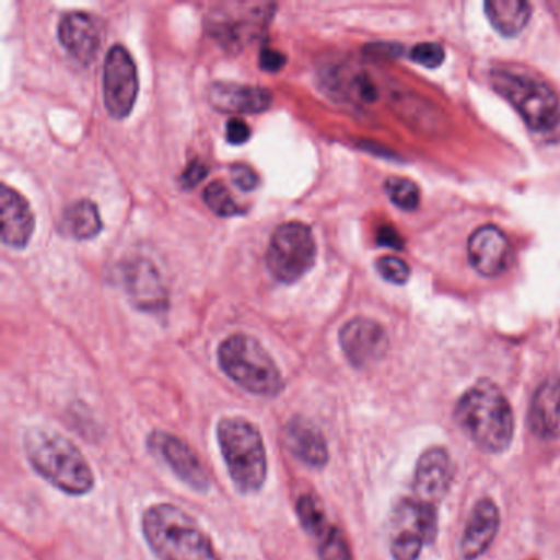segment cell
Here are the masks:
<instances>
[{"instance_id":"6da1fadb","label":"cell","mask_w":560,"mask_h":560,"mask_svg":"<svg viewBox=\"0 0 560 560\" xmlns=\"http://www.w3.org/2000/svg\"><path fill=\"white\" fill-rule=\"evenodd\" d=\"M28 464L48 483L70 497H84L96 485L93 468L74 442L48 428H31L24 434Z\"/></svg>"},{"instance_id":"7a4b0ae2","label":"cell","mask_w":560,"mask_h":560,"mask_svg":"<svg viewBox=\"0 0 560 560\" xmlns=\"http://www.w3.org/2000/svg\"><path fill=\"white\" fill-rule=\"evenodd\" d=\"M455 422L487 454H501L514 435V415L500 386L480 380L455 405Z\"/></svg>"},{"instance_id":"3957f363","label":"cell","mask_w":560,"mask_h":560,"mask_svg":"<svg viewBox=\"0 0 560 560\" xmlns=\"http://www.w3.org/2000/svg\"><path fill=\"white\" fill-rule=\"evenodd\" d=\"M142 533L162 560H222L201 524L176 504H152L143 511Z\"/></svg>"},{"instance_id":"277c9868","label":"cell","mask_w":560,"mask_h":560,"mask_svg":"<svg viewBox=\"0 0 560 560\" xmlns=\"http://www.w3.org/2000/svg\"><path fill=\"white\" fill-rule=\"evenodd\" d=\"M229 477L242 494L258 493L268 477V455L260 429L242 416H225L215 428Z\"/></svg>"},{"instance_id":"5b68a950","label":"cell","mask_w":560,"mask_h":560,"mask_svg":"<svg viewBox=\"0 0 560 560\" xmlns=\"http://www.w3.org/2000/svg\"><path fill=\"white\" fill-rule=\"evenodd\" d=\"M218 360L222 372L252 395L275 398L283 392L280 369L255 337L232 334L219 346Z\"/></svg>"},{"instance_id":"8992f818","label":"cell","mask_w":560,"mask_h":560,"mask_svg":"<svg viewBox=\"0 0 560 560\" xmlns=\"http://www.w3.org/2000/svg\"><path fill=\"white\" fill-rule=\"evenodd\" d=\"M491 84L537 133H552L560 127V101L552 88L521 71H491Z\"/></svg>"},{"instance_id":"52a82bcc","label":"cell","mask_w":560,"mask_h":560,"mask_svg":"<svg viewBox=\"0 0 560 560\" xmlns=\"http://www.w3.org/2000/svg\"><path fill=\"white\" fill-rule=\"evenodd\" d=\"M438 506L401 498L389 516V552L395 560H418L422 549L434 542L439 527Z\"/></svg>"},{"instance_id":"ba28073f","label":"cell","mask_w":560,"mask_h":560,"mask_svg":"<svg viewBox=\"0 0 560 560\" xmlns=\"http://www.w3.org/2000/svg\"><path fill=\"white\" fill-rule=\"evenodd\" d=\"M316 257V241L311 228L303 222H287L271 235L267 267L275 280L291 284L313 270Z\"/></svg>"},{"instance_id":"9c48e42d","label":"cell","mask_w":560,"mask_h":560,"mask_svg":"<svg viewBox=\"0 0 560 560\" xmlns=\"http://www.w3.org/2000/svg\"><path fill=\"white\" fill-rule=\"evenodd\" d=\"M277 5L265 2L221 4L208 15L209 34L228 50L238 51L267 28Z\"/></svg>"},{"instance_id":"30bf717a","label":"cell","mask_w":560,"mask_h":560,"mask_svg":"<svg viewBox=\"0 0 560 560\" xmlns=\"http://www.w3.org/2000/svg\"><path fill=\"white\" fill-rule=\"evenodd\" d=\"M104 106L109 116L122 120L130 116L139 96V71L122 45H114L104 61Z\"/></svg>"},{"instance_id":"8fae6325","label":"cell","mask_w":560,"mask_h":560,"mask_svg":"<svg viewBox=\"0 0 560 560\" xmlns=\"http://www.w3.org/2000/svg\"><path fill=\"white\" fill-rule=\"evenodd\" d=\"M296 513L301 526L316 540L320 560H353L349 540L336 524L330 523L317 494L301 493L296 501Z\"/></svg>"},{"instance_id":"7c38bea8","label":"cell","mask_w":560,"mask_h":560,"mask_svg":"<svg viewBox=\"0 0 560 560\" xmlns=\"http://www.w3.org/2000/svg\"><path fill=\"white\" fill-rule=\"evenodd\" d=\"M149 445L191 490L206 493L211 488V480L201 458L178 435L155 431L150 434Z\"/></svg>"},{"instance_id":"4fadbf2b","label":"cell","mask_w":560,"mask_h":560,"mask_svg":"<svg viewBox=\"0 0 560 560\" xmlns=\"http://www.w3.org/2000/svg\"><path fill=\"white\" fill-rule=\"evenodd\" d=\"M122 275L130 303L137 310L150 314H162L168 310V290L152 261L145 258L127 261Z\"/></svg>"},{"instance_id":"5bb4252c","label":"cell","mask_w":560,"mask_h":560,"mask_svg":"<svg viewBox=\"0 0 560 560\" xmlns=\"http://www.w3.org/2000/svg\"><path fill=\"white\" fill-rule=\"evenodd\" d=\"M343 355L357 369H366L380 362L388 350L385 327L369 317H355L340 329Z\"/></svg>"},{"instance_id":"9a60e30c","label":"cell","mask_w":560,"mask_h":560,"mask_svg":"<svg viewBox=\"0 0 560 560\" xmlns=\"http://www.w3.org/2000/svg\"><path fill=\"white\" fill-rule=\"evenodd\" d=\"M454 478L452 458L444 447L428 448L419 457L415 471V498L422 503L438 506L445 497Z\"/></svg>"},{"instance_id":"2e32d148","label":"cell","mask_w":560,"mask_h":560,"mask_svg":"<svg viewBox=\"0 0 560 560\" xmlns=\"http://www.w3.org/2000/svg\"><path fill=\"white\" fill-rule=\"evenodd\" d=\"M58 40L78 63L90 67L100 54L103 34L93 15L70 12L58 24Z\"/></svg>"},{"instance_id":"e0dca14e","label":"cell","mask_w":560,"mask_h":560,"mask_svg":"<svg viewBox=\"0 0 560 560\" xmlns=\"http://www.w3.org/2000/svg\"><path fill=\"white\" fill-rule=\"evenodd\" d=\"M511 247L503 231L494 225L478 228L468 238V260L487 278L500 277L510 264Z\"/></svg>"},{"instance_id":"ac0fdd59","label":"cell","mask_w":560,"mask_h":560,"mask_svg":"<svg viewBox=\"0 0 560 560\" xmlns=\"http://www.w3.org/2000/svg\"><path fill=\"white\" fill-rule=\"evenodd\" d=\"M0 209L4 245L15 250L27 247L35 232V215L27 199L11 186L2 185Z\"/></svg>"},{"instance_id":"d6986e66","label":"cell","mask_w":560,"mask_h":560,"mask_svg":"<svg viewBox=\"0 0 560 560\" xmlns=\"http://www.w3.org/2000/svg\"><path fill=\"white\" fill-rule=\"evenodd\" d=\"M500 510L490 498H483L475 504L462 534L460 552L465 560H475L483 556L500 529Z\"/></svg>"},{"instance_id":"ffe728a7","label":"cell","mask_w":560,"mask_h":560,"mask_svg":"<svg viewBox=\"0 0 560 560\" xmlns=\"http://www.w3.org/2000/svg\"><path fill=\"white\" fill-rule=\"evenodd\" d=\"M209 103L219 113L260 114L270 109L273 96L265 88L237 83H214L209 90Z\"/></svg>"},{"instance_id":"44dd1931","label":"cell","mask_w":560,"mask_h":560,"mask_svg":"<svg viewBox=\"0 0 560 560\" xmlns=\"http://www.w3.org/2000/svg\"><path fill=\"white\" fill-rule=\"evenodd\" d=\"M284 444L293 457L310 468H324L329 462V447L323 432L304 418H293L284 428Z\"/></svg>"},{"instance_id":"7402d4cb","label":"cell","mask_w":560,"mask_h":560,"mask_svg":"<svg viewBox=\"0 0 560 560\" xmlns=\"http://www.w3.org/2000/svg\"><path fill=\"white\" fill-rule=\"evenodd\" d=\"M530 431L540 439L560 438V378H549L536 389L530 399Z\"/></svg>"},{"instance_id":"603a6c76","label":"cell","mask_w":560,"mask_h":560,"mask_svg":"<svg viewBox=\"0 0 560 560\" xmlns=\"http://www.w3.org/2000/svg\"><path fill=\"white\" fill-rule=\"evenodd\" d=\"M103 231L100 209L90 199H81L65 209L61 232L74 241H91Z\"/></svg>"},{"instance_id":"cb8c5ba5","label":"cell","mask_w":560,"mask_h":560,"mask_svg":"<svg viewBox=\"0 0 560 560\" xmlns=\"http://www.w3.org/2000/svg\"><path fill=\"white\" fill-rule=\"evenodd\" d=\"M485 14L498 34L516 37L529 22L530 5L524 0H490L485 4Z\"/></svg>"},{"instance_id":"d4e9b609","label":"cell","mask_w":560,"mask_h":560,"mask_svg":"<svg viewBox=\"0 0 560 560\" xmlns=\"http://www.w3.org/2000/svg\"><path fill=\"white\" fill-rule=\"evenodd\" d=\"M385 191L389 201L406 212L416 211L421 202V191H419L418 185L408 178L393 176V178L386 179Z\"/></svg>"},{"instance_id":"484cf974","label":"cell","mask_w":560,"mask_h":560,"mask_svg":"<svg viewBox=\"0 0 560 560\" xmlns=\"http://www.w3.org/2000/svg\"><path fill=\"white\" fill-rule=\"evenodd\" d=\"M206 206L219 218H234V215L245 214L244 209L234 201L228 186L214 182L205 189L202 195Z\"/></svg>"},{"instance_id":"4316f807","label":"cell","mask_w":560,"mask_h":560,"mask_svg":"<svg viewBox=\"0 0 560 560\" xmlns=\"http://www.w3.org/2000/svg\"><path fill=\"white\" fill-rule=\"evenodd\" d=\"M376 271L383 280L389 281L393 284H405L411 277V268L401 258L393 257V255H385V257L376 260Z\"/></svg>"},{"instance_id":"83f0119b","label":"cell","mask_w":560,"mask_h":560,"mask_svg":"<svg viewBox=\"0 0 560 560\" xmlns=\"http://www.w3.org/2000/svg\"><path fill=\"white\" fill-rule=\"evenodd\" d=\"M412 61L418 65H422L425 68H438L444 63L445 51L441 44L435 42H425V44L416 45L411 50Z\"/></svg>"},{"instance_id":"f1b7e54d","label":"cell","mask_w":560,"mask_h":560,"mask_svg":"<svg viewBox=\"0 0 560 560\" xmlns=\"http://www.w3.org/2000/svg\"><path fill=\"white\" fill-rule=\"evenodd\" d=\"M231 176L234 185L245 192L254 191V189H257L258 185H260V178H258L257 173H255L250 166L244 165V163L232 165Z\"/></svg>"},{"instance_id":"f546056e","label":"cell","mask_w":560,"mask_h":560,"mask_svg":"<svg viewBox=\"0 0 560 560\" xmlns=\"http://www.w3.org/2000/svg\"><path fill=\"white\" fill-rule=\"evenodd\" d=\"M225 137L232 145H244L250 140V127L247 126L245 120L235 117V119L229 120L228 127H225Z\"/></svg>"},{"instance_id":"4dcf8cb0","label":"cell","mask_w":560,"mask_h":560,"mask_svg":"<svg viewBox=\"0 0 560 560\" xmlns=\"http://www.w3.org/2000/svg\"><path fill=\"white\" fill-rule=\"evenodd\" d=\"M208 166L201 160H195L186 166L182 175V186L185 189H192L208 176Z\"/></svg>"},{"instance_id":"1f68e13d","label":"cell","mask_w":560,"mask_h":560,"mask_svg":"<svg viewBox=\"0 0 560 560\" xmlns=\"http://www.w3.org/2000/svg\"><path fill=\"white\" fill-rule=\"evenodd\" d=\"M287 65V57L281 51L264 48L260 54V68L268 73H277Z\"/></svg>"},{"instance_id":"d6a6232c","label":"cell","mask_w":560,"mask_h":560,"mask_svg":"<svg viewBox=\"0 0 560 560\" xmlns=\"http://www.w3.org/2000/svg\"><path fill=\"white\" fill-rule=\"evenodd\" d=\"M378 244L383 245V247H389V248H396V250H399V248L402 247V241L401 237H399L398 232L395 231L393 228H382L378 232Z\"/></svg>"}]
</instances>
